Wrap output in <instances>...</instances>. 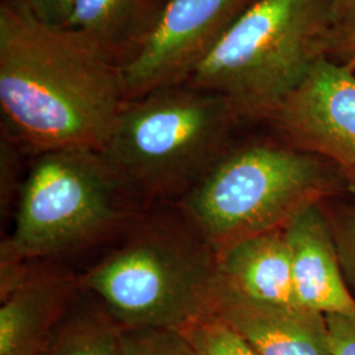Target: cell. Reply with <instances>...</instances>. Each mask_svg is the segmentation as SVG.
Segmentation results:
<instances>
[{
  "mask_svg": "<svg viewBox=\"0 0 355 355\" xmlns=\"http://www.w3.org/2000/svg\"><path fill=\"white\" fill-rule=\"evenodd\" d=\"M127 102L121 67L89 38L0 0L3 135L23 152H102Z\"/></svg>",
  "mask_w": 355,
  "mask_h": 355,
  "instance_id": "obj_1",
  "label": "cell"
},
{
  "mask_svg": "<svg viewBox=\"0 0 355 355\" xmlns=\"http://www.w3.org/2000/svg\"><path fill=\"white\" fill-rule=\"evenodd\" d=\"M79 280L121 330H180L212 313L218 262L174 207L136 216Z\"/></svg>",
  "mask_w": 355,
  "mask_h": 355,
  "instance_id": "obj_2",
  "label": "cell"
},
{
  "mask_svg": "<svg viewBox=\"0 0 355 355\" xmlns=\"http://www.w3.org/2000/svg\"><path fill=\"white\" fill-rule=\"evenodd\" d=\"M329 0H253L186 85L270 119L333 46Z\"/></svg>",
  "mask_w": 355,
  "mask_h": 355,
  "instance_id": "obj_3",
  "label": "cell"
},
{
  "mask_svg": "<svg viewBox=\"0 0 355 355\" xmlns=\"http://www.w3.org/2000/svg\"><path fill=\"white\" fill-rule=\"evenodd\" d=\"M241 120L216 92L157 89L125 102L102 153L140 200L175 203L228 149Z\"/></svg>",
  "mask_w": 355,
  "mask_h": 355,
  "instance_id": "obj_4",
  "label": "cell"
},
{
  "mask_svg": "<svg viewBox=\"0 0 355 355\" xmlns=\"http://www.w3.org/2000/svg\"><path fill=\"white\" fill-rule=\"evenodd\" d=\"M140 198L102 152L64 149L35 155L19 191L0 267L32 263L89 248L121 233Z\"/></svg>",
  "mask_w": 355,
  "mask_h": 355,
  "instance_id": "obj_5",
  "label": "cell"
},
{
  "mask_svg": "<svg viewBox=\"0 0 355 355\" xmlns=\"http://www.w3.org/2000/svg\"><path fill=\"white\" fill-rule=\"evenodd\" d=\"M340 179L329 161L291 145L229 146L174 207L217 254L283 228L300 209L333 193Z\"/></svg>",
  "mask_w": 355,
  "mask_h": 355,
  "instance_id": "obj_6",
  "label": "cell"
},
{
  "mask_svg": "<svg viewBox=\"0 0 355 355\" xmlns=\"http://www.w3.org/2000/svg\"><path fill=\"white\" fill-rule=\"evenodd\" d=\"M253 0H166L150 36L121 69L128 101L184 85Z\"/></svg>",
  "mask_w": 355,
  "mask_h": 355,
  "instance_id": "obj_7",
  "label": "cell"
},
{
  "mask_svg": "<svg viewBox=\"0 0 355 355\" xmlns=\"http://www.w3.org/2000/svg\"><path fill=\"white\" fill-rule=\"evenodd\" d=\"M288 145L336 166L355 195V70L322 58L268 119Z\"/></svg>",
  "mask_w": 355,
  "mask_h": 355,
  "instance_id": "obj_8",
  "label": "cell"
},
{
  "mask_svg": "<svg viewBox=\"0 0 355 355\" xmlns=\"http://www.w3.org/2000/svg\"><path fill=\"white\" fill-rule=\"evenodd\" d=\"M212 315L228 324L257 355H333L327 315L300 305L255 302L218 275Z\"/></svg>",
  "mask_w": 355,
  "mask_h": 355,
  "instance_id": "obj_9",
  "label": "cell"
},
{
  "mask_svg": "<svg viewBox=\"0 0 355 355\" xmlns=\"http://www.w3.org/2000/svg\"><path fill=\"white\" fill-rule=\"evenodd\" d=\"M283 233L291 255L297 305L327 316L354 312L355 296L343 277L329 217L321 202L292 216Z\"/></svg>",
  "mask_w": 355,
  "mask_h": 355,
  "instance_id": "obj_10",
  "label": "cell"
},
{
  "mask_svg": "<svg viewBox=\"0 0 355 355\" xmlns=\"http://www.w3.org/2000/svg\"><path fill=\"white\" fill-rule=\"evenodd\" d=\"M80 292L79 275L66 268L28 267L0 292V355H36Z\"/></svg>",
  "mask_w": 355,
  "mask_h": 355,
  "instance_id": "obj_11",
  "label": "cell"
},
{
  "mask_svg": "<svg viewBox=\"0 0 355 355\" xmlns=\"http://www.w3.org/2000/svg\"><path fill=\"white\" fill-rule=\"evenodd\" d=\"M220 280L255 302L297 305L283 228L255 234L217 253Z\"/></svg>",
  "mask_w": 355,
  "mask_h": 355,
  "instance_id": "obj_12",
  "label": "cell"
},
{
  "mask_svg": "<svg viewBox=\"0 0 355 355\" xmlns=\"http://www.w3.org/2000/svg\"><path fill=\"white\" fill-rule=\"evenodd\" d=\"M166 0H74L67 28L89 38L121 69L141 51Z\"/></svg>",
  "mask_w": 355,
  "mask_h": 355,
  "instance_id": "obj_13",
  "label": "cell"
},
{
  "mask_svg": "<svg viewBox=\"0 0 355 355\" xmlns=\"http://www.w3.org/2000/svg\"><path fill=\"white\" fill-rule=\"evenodd\" d=\"M120 337L107 311L82 291L36 355H120Z\"/></svg>",
  "mask_w": 355,
  "mask_h": 355,
  "instance_id": "obj_14",
  "label": "cell"
},
{
  "mask_svg": "<svg viewBox=\"0 0 355 355\" xmlns=\"http://www.w3.org/2000/svg\"><path fill=\"white\" fill-rule=\"evenodd\" d=\"M180 331L200 355H257L228 324L212 313L192 321Z\"/></svg>",
  "mask_w": 355,
  "mask_h": 355,
  "instance_id": "obj_15",
  "label": "cell"
},
{
  "mask_svg": "<svg viewBox=\"0 0 355 355\" xmlns=\"http://www.w3.org/2000/svg\"><path fill=\"white\" fill-rule=\"evenodd\" d=\"M120 355H200L177 329L121 330Z\"/></svg>",
  "mask_w": 355,
  "mask_h": 355,
  "instance_id": "obj_16",
  "label": "cell"
},
{
  "mask_svg": "<svg viewBox=\"0 0 355 355\" xmlns=\"http://www.w3.org/2000/svg\"><path fill=\"white\" fill-rule=\"evenodd\" d=\"M328 217L343 277L355 296V208H340Z\"/></svg>",
  "mask_w": 355,
  "mask_h": 355,
  "instance_id": "obj_17",
  "label": "cell"
},
{
  "mask_svg": "<svg viewBox=\"0 0 355 355\" xmlns=\"http://www.w3.org/2000/svg\"><path fill=\"white\" fill-rule=\"evenodd\" d=\"M24 7L40 21L53 26H66L74 0H8Z\"/></svg>",
  "mask_w": 355,
  "mask_h": 355,
  "instance_id": "obj_18",
  "label": "cell"
},
{
  "mask_svg": "<svg viewBox=\"0 0 355 355\" xmlns=\"http://www.w3.org/2000/svg\"><path fill=\"white\" fill-rule=\"evenodd\" d=\"M327 318L333 355H355V311Z\"/></svg>",
  "mask_w": 355,
  "mask_h": 355,
  "instance_id": "obj_19",
  "label": "cell"
},
{
  "mask_svg": "<svg viewBox=\"0 0 355 355\" xmlns=\"http://www.w3.org/2000/svg\"><path fill=\"white\" fill-rule=\"evenodd\" d=\"M337 28L355 35V0H329Z\"/></svg>",
  "mask_w": 355,
  "mask_h": 355,
  "instance_id": "obj_20",
  "label": "cell"
},
{
  "mask_svg": "<svg viewBox=\"0 0 355 355\" xmlns=\"http://www.w3.org/2000/svg\"><path fill=\"white\" fill-rule=\"evenodd\" d=\"M352 38H353V41H354V48H353V58H352V66L354 67L355 70V35L354 36H352Z\"/></svg>",
  "mask_w": 355,
  "mask_h": 355,
  "instance_id": "obj_21",
  "label": "cell"
}]
</instances>
